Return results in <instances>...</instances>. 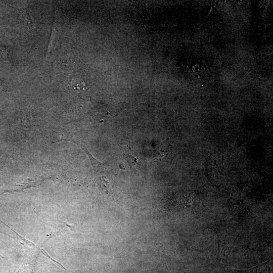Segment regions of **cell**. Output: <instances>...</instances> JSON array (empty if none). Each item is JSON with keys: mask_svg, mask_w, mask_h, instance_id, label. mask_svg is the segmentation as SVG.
Instances as JSON below:
<instances>
[{"mask_svg": "<svg viewBox=\"0 0 273 273\" xmlns=\"http://www.w3.org/2000/svg\"><path fill=\"white\" fill-rule=\"evenodd\" d=\"M215 231L219 247L218 256L227 263L233 244L238 235V226L232 222L224 221L215 229Z\"/></svg>", "mask_w": 273, "mask_h": 273, "instance_id": "1", "label": "cell"}, {"mask_svg": "<svg viewBox=\"0 0 273 273\" xmlns=\"http://www.w3.org/2000/svg\"><path fill=\"white\" fill-rule=\"evenodd\" d=\"M124 158L129 164L131 173H132V171H134L135 169H136L138 166L137 158H134L132 156L127 154L125 155Z\"/></svg>", "mask_w": 273, "mask_h": 273, "instance_id": "2", "label": "cell"}, {"mask_svg": "<svg viewBox=\"0 0 273 273\" xmlns=\"http://www.w3.org/2000/svg\"><path fill=\"white\" fill-rule=\"evenodd\" d=\"M144 273H171L168 268L164 265L156 267L152 269L145 271Z\"/></svg>", "mask_w": 273, "mask_h": 273, "instance_id": "3", "label": "cell"}, {"mask_svg": "<svg viewBox=\"0 0 273 273\" xmlns=\"http://www.w3.org/2000/svg\"><path fill=\"white\" fill-rule=\"evenodd\" d=\"M192 70L194 73L198 74L203 71L204 67L200 63L196 62L192 66Z\"/></svg>", "mask_w": 273, "mask_h": 273, "instance_id": "4", "label": "cell"}, {"mask_svg": "<svg viewBox=\"0 0 273 273\" xmlns=\"http://www.w3.org/2000/svg\"><path fill=\"white\" fill-rule=\"evenodd\" d=\"M31 268L28 265L23 266L16 273H31Z\"/></svg>", "mask_w": 273, "mask_h": 273, "instance_id": "5", "label": "cell"}, {"mask_svg": "<svg viewBox=\"0 0 273 273\" xmlns=\"http://www.w3.org/2000/svg\"><path fill=\"white\" fill-rule=\"evenodd\" d=\"M217 13V10L215 7L211 6L210 10L209 12V15L216 14Z\"/></svg>", "mask_w": 273, "mask_h": 273, "instance_id": "6", "label": "cell"}]
</instances>
